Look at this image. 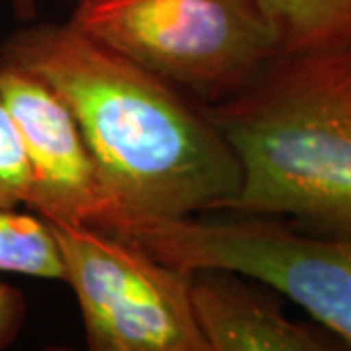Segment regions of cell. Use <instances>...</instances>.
<instances>
[{
  "label": "cell",
  "instance_id": "6da1fadb",
  "mask_svg": "<svg viewBox=\"0 0 351 351\" xmlns=\"http://www.w3.org/2000/svg\"><path fill=\"white\" fill-rule=\"evenodd\" d=\"M0 57L41 76L71 108L115 207L113 232L225 211L237 195V156L199 101L69 20L14 32Z\"/></svg>",
  "mask_w": 351,
  "mask_h": 351
},
{
  "label": "cell",
  "instance_id": "7a4b0ae2",
  "mask_svg": "<svg viewBox=\"0 0 351 351\" xmlns=\"http://www.w3.org/2000/svg\"><path fill=\"white\" fill-rule=\"evenodd\" d=\"M201 106L240 168L223 213L351 237V45L277 53L237 94Z\"/></svg>",
  "mask_w": 351,
  "mask_h": 351
},
{
  "label": "cell",
  "instance_id": "3957f363",
  "mask_svg": "<svg viewBox=\"0 0 351 351\" xmlns=\"http://www.w3.org/2000/svg\"><path fill=\"white\" fill-rule=\"evenodd\" d=\"M69 22L199 104L237 94L277 55L260 0H78Z\"/></svg>",
  "mask_w": 351,
  "mask_h": 351
},
{
  "label": "cell",
  "instance_id": "277c9868",
  "mask_svg": "<svg viewBox=\"0 0 351 351\" xmlns=\"http://www.w3.org/2000/svg\"><path fill=\"white\" fill-rule=\"evenodd\" d=\"M152 219L117 230L180 269H230L297 302L351 348V237L304 234L267 215Z\"/></svg>",
  "mask_w": 351,
  "mask_h": 351
},
{
  "label": "cell",
  "instance_id": "5b68a950",
  "mask_svg": "<svg viewBox=\"0 0 351 351\" xmlns=\"http://www.w3.org/2000/svg\"><path fill=\"white\" fill-rule=\"evenodd\" d=\"M94 351H209L189 301V271L125 234L49 223Z\"/></svg>",
  "mask_w": 351,
  "mask_h": 351
},
{
  "label": "cell",
  "instance_id": "8992f818",
  "mask_svg": "<svg viewBox=\"0 0 351 351\" xmlns=\"http://www.w3.org/2000/svg\"><path fill=\"white\" fill-rule=\"evenodd\" d=\"M0 96L12 113L32 170L27 207L47 223L112 230L115 207L61 94L36 73L0 57Z\"/></svg>",
  "mask_w": 351,
  "mask_h": 351
},
{
  "label": "cell",
  "instance_id": "52a82bcc",
  "mask_svg": "<svg viewBox=\"0 0 351 351\" xmlns=\"http://www.w3.org/2000/svg\"><path fill=\"white\" fill-rule=\"evenodd\" d=\"M189 301L209 351H328L338 338L291 320L276 295L230 269H191Z\"/></svg>",
  "mask_w": 351,
  "mask_h": 351
},
{
  "label": "cell",
  "instance_id": "ba28073f",
  "mask_svg": "<svg viewBox=\"0 0 351 351\" xmlns=\"http://www.w3.org/2000/svg\"><path fill=\"white\" fill-rule=\"evenodd\" d=\"M277 53L351 45V0H260Z\"/></svg>",
  "mask_w": 351,
  "mask_h": 351
},
{
  "label": "cell",
  "instance_id": "9c48e42d",
  "mask_svg": "<svg viewBox=\"0 0 351 351\" xmlns=\"http://www.w3.org/2000/svg\"><path fill=\"white\" fill-rule=\"evenodd\" d=\"M0 271L64 281V262L43 217L0 207Z\"/></svg>",
  "mask_w": 351,
  "mask_h": 351
},
{
  "label": "cell",
  "instance_id": "30bf717a",
  "mask_svg": "<svg viewBox=\"0 0 351 351\" xmlns=\"http://www.w3.org/2000/svg\"><path fill=\"white\" fill-rule=\"evenodd\" d=\"M32 193V170L20 131L0 96V207L27 205Z\"/></svg>",
  "mask_w": 351,
  "mask_h": 351
},
{
  "label": "cell",
  "instance_id": "8fae6325",
  "mask_svg": "<svg viewBox=\"0 0 351 351\" xmlns=\"http://www.w3.org/2000/svg\"><path fill=\"white\" fill-rule=\"evenodd\" d=\"M25 299L18 289L0 279V350L8 348L22 332Z\"/></svg>",
  "mask_w": 351,
  "mask_h": 351
},
{
  "label": "cell",
  "instance_id": "7c38bea8",
  "mask_svg": "<svg viewBox=\"0 0 351 351\" xmlns=\"http://www.w3.org/2000/svg\"><path fill=\"white\" fill-rule=\"evenodd\" d=\"M12 2L16 12L20 14V16H24V18H29L36 12V0H12Z\"/></svg>",
  "mask_w": 351,
  "mask_h": 351
}]
</instances>
